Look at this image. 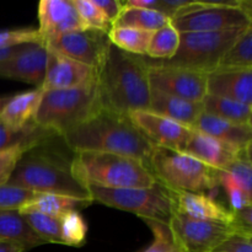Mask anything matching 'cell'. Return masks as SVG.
<instances>
[{"mask_svg":"<svg viewBox=\"0 0 252 252\" xmlns=\"http://www.w3.org/2000/svg\"><path fill=\"white\" fill-rule=\"evenodd\" d=\"M207 95L252 106V70L217 69L207 75Z\"/></svg>","mask_w":252,"mask_h":252,"instance_id":"d6986e66","label":"cell"},{"mask_svg":"<svg viewBox=\"0 0 252 252\" xmlns=\"http://www.w3.org/2000/svg\"><path fill=\"white\" fill-rule=\"evenodd\" d=\"M169 228L184 252H211L230 234L236 233L231 224L194 220L175 211Z\"/></svg>","mask_w":252,"mask_h":252,"instance_id":"30bf717a","label":"cell"},{"mask_svg":"<svg viewBox=\"0 0 252 252\" xmlns=\"http://www.w3.org/2000/svg\"><path fill=\"white\" fill-rule=\"evenodd\" d=\"M144 221L149 225L154 235V243L144 252H184L175 241L169 225L153 220Z\"/></svg>","mask_w":252,"mask_h":252,"instance_id":"e575fe53","label":"cell"},{"mask_svg":"<svg viewBox=\"0 0 252 252\" xmlns=\"http://www.w3.org/2000/svg\"><path fill=\"white\" fill-rule=\"evenodd\" d=\"M29 43H41L42 37L37 29H19L0 31V51Z\"/></svg>","mask_w":252,"mask_h":252,"instance_id":"8d00e7d4","label":"cell"},{"mask_svg":"<svg viewBox=\"0 0 252 252\" xmlns=\"http://www.w3.org/2000/svg\"><path fill=\"white\" fill-rule=\"evenodd\" d=\"M211 252H252V235L233 233Z\"/></svg>","mask_w":252,"mask_h":252,"instance_id":"ab89813d","label":"cell"},{"mask_svg":"<svg viewBox=\"0 0 252 252\" xmlns=\"http://www.w3.org/2000/svg\"><path fill=\"white\" fill-rule=\"evenodd\" d=\"M180 44V32L170 24L153 32L147 56L150 59L167 61L176 54Z\"/></svg>","mask_w":252,"mask_h":252,"instance_id":"f1b7e54d","label":"cell"},{"mask_svg":"<svg viewBox=\"0 0 252 252\" xmlns=\"http://www.w3.org/2000/svg\"><path fill=\"white\" fill-rule=\"evenodd\" d=\"M175 212L194 220L213 221V223L231 224L233 212L214 201L206 193L192 192H172Z\"/></svg>","mask_w":252,"mask_h":252,"instance_id":"ac0fdd59","label":"cell"},{"mask_svg":"<svg viewBox=\"0 0 252 252\" xmlns=\"http://www.w3.org/2000/svg\"><path fill=\"white\" fill-rule=\"evenodd\" d=\"M57 135L56 133L44 130L37 127L34 123L26 127L25 129L15 130L7 128L6 126L0 122V150L9 148L11 145L21 144V143H29V144H38L43 140Z\"/></svg>","mask_w":252,"mask_h":252,"instance_id":"f546056e","label":"cell"},{"mask_svg":"<svg viewBox=\"0 0 252 252\" xmlns=\"http://www.w3.org/2000/svg\"><path fill=\"white\" fill-rule=\"evenodd\" d=\"M71 172L85 187L148 189L158 184L152 170L139 160L103 152L74 153Z\"/></svg>","mask_w":252,"mask_h":252,"instance_id":"277c9868","label":"cell"},{"mask_svg":"<svg viewBox=\"0 0 252 252\" xmlns=\"http://www.w3.org/2000/svg\"><path fill=\"white\" fill-rule=\"evenodd\" d=\"M38 32L43 44L69 32L86 30L73 0H42L38 4Z\"/></svg>","mask_w":252,"mask_h":252,"instance_id":"e0dca14e","label":"cell"},{"mask_svg":"<svg viewBox=\"0 0 252 252\" xmlns=\"http://www.w3.org/2000/svg\"><path fill=\"white\" fill-rule=\"evenodd\" d=\"M93 203L94 201L91 199H78L73 198V197L61 196V194L39 193L38 197L22 207L19 212L20 213L37 212V213L47 214V216L62 219L65 214L70 213V212H79L80 209L86 208Z\"/></svg>","mask_w":252,"mask_h":252,"instance_id":"cb8c5ba5","label":"cell"},{"mask_svg":"<svg viewBox=\"0 0 252 252\" xmlns=\"http://www.w3.org/2000/svg\"><path fill=\"white\" fill-rule=\"evenodd\" d=\"M32 230L44 241V243L62 244L61 218L47 216V214L30 212L21 213Z\"/></svg>","mask_w":252,"mask_h":252,"instance_id":"4dcf8cb0","label":"cell"},{"mask_svg":"<svg viewBox=\"0 0 252 252\" xmlns=\"http://www.w3.org/2000/svg\"><path fill=\"white\" fill-rule=\"evenodd\" d=\"M43 90L36 88L26 93L11 95L0 112V122L15 130L25 129L33 123Z\"/></svg>","mask_w":252,"mask_h":252,"instance_id":"7402d4cb","label":"cell"},{"mask_svg":"<svg viewBox=\"0 0 252 252\" xmlns=\"http://www.w3.org/2000/svg\"><path fill=\"white\" fill-rule=\"evenodd\" d=\"M110 44L108 33L86 29L54 37L48 39L44 46L98 71Z\"/></svg>","mask_w":252,"mask_h":252,"instance_id":"8fae6325","label":"cell"},{"mask_svg":"<svg viewBox=\"0 0 252 252\" xmlns=\"http://www.w3.org/2000/svg\"><path fill=\"white\" fill-rule=\"evenodd\" d=\"M0 241H11L19 244L26 251L46 244L32 230L26 219L19 211H1V209H0Z\"/></svg>","mask_w":252,"mask_h":252,"instance_id":"603a6c76","label":"cell"},{"mask_svg":"<svg viewBox=\"0 0 252 252\" xmlns=\"http://www.w3.org/2000/svg\"><path fill=\"white\" fill-rule=\"evenodd\" d=\"M150 164L158 182L172 192L206 193L219 186L218 170L184 152L155 147Z\"/></svg>","mask_w":252,"mask_h":252,"instance_id":"52a82bcc","label":"cell"},{"mask_svg":"<svg viewBox=\"0 0 252 252\" xmlns=\"http://www.w3.org/2000/svg\"><path fill=\"white\" fill-rule=\"evenodd\" d=\"M88 234V226L79 212H70L61 219L62 244L66 246L84 245Z\"/></svg>","mask_w":252,"mask_h":252,"instance_id":"1f68e13d","label":"cell"},{"mask_svg":"<svg viewBox=\"0 0 252 252\" xmlns=\"http://www.w3.org/2000/svg\"><path fill=\"white\" fill-rule=\"evenodd\" d=\"M93 1L105 14L113 27L115 22L122 14L125 1H120V0H93Z\"/></svg>","mask_w":252,"mask_h":252,"instance_id":"b9f144b4","label":"cell"},{"mask_svg":"<svg viewBox=\"0 0 252 252\" xmlns=\"http://www.w3.org/2000/svg\"><path fill=\"white\" fill-rule=\"evenodd\" d=\"M39 193L12 185L0 186V209L1 211H20L24 206L33 201Z\"/></svg>","mask_w":252,"mask_h":252,"instance_id":"836d02e7","label":"cell"},{"mask_svg":"<svg viewBox=\"0 0 252 252\" xmlns=\"http://www.w3.org/2000/svg\"><path fill=\"white\" fill-rule=\"evenodd\" d=\"M179 32H219L252 26V2L187 1L171 19Z\"/></svg>","mask_w":252,"mask_h":252,"instance_id":"ba28073f","label":"cell"},{"mask_svg":"<svg viewBox=\"0 0 252 252\" xmlns=\"http://www.w3.org/2000/svg\"><path fill=\"white\" fill-rule=\"evenodd\" d=\"M74 6L84 26L90 30H97L108 33L112 29V24L108 21L102 11L94 4L93 0H73Z\"/></svg>","mask_w":252,"mask_h":252,"instance_id":"d6a6232c","label":"cell"},{"mask_svg":"<svg viewBox=\"0 0 252 252\" xmlns=\"http://www.w3.org/2000/svg\"><path fill=\"white\" fill-rule=\"evenodd\" d=\"M86 189L94 202L130 212L144 220L169 225L175 211L171 191L160 182L148 189H103L94 185H89Z\"/></svg>","mask_w":252,"mask_h":252,"instance_id":"9c48e42d","label":"cell"},{"mask_svg":"<svg viewBox=\"0 0 252 252\" xmlns=\"http://www.w3.org/2000/svg\"><path fill=\"white\" fill-rule=\"evenodd\" d=\"M97 79V71L83 63L73 61L47 47V66L41 89L64 90L88 84Z\"/></svg>","mask_w":252,"mask_h":252,"instance_id":"9a60e30c","label":"cell"},{"mask_svg":"<svg viewBox=\"0 0 252 252\" xmlns=\"http://www.w3.org/2000/svg\"><path fill=\"white\" fill-rule=\"evenodd\" d=\"M101 108L96 79L78 88L43 91L33 123L42 129L63 137Z\"/></svg>","mask_w":252,"mask_h":252,"instance_id":"5b68a950","label":"cell"},{"mask_svg":"<svg viewBox=\"0 0 252 252\" xmlns=\"http://www.w3.org/2000/svg\"><path fill=\"white\" fill-rule=\"evenodd\" d=\"M49 139L24 153L7 185L31 189L37 193L61 194L93 201L88 189L71 172L73 158L68 160L61 152L52 149L48 145Z\"/></svg>","mask_w":252,"mask_h":252,"instance_id":"3957f363","label":"cell"},{"mask_svg":"<svg viewBox=\"0 0 252 252\" xmlns=\"http://www.w3.org/2000/svg\"><path fill=\"white\" fill-rule=\"evenodd\" d=\"M218 181L219 185H221L225 189L226 196H228L231 206L230 211H239V209H243L245 207L252 206V197L245 193L238 184H235L233 180L229 179L220 171H218Z\"/></svg>","mask_w":252,"mask_h":252,"instance_id":"f35d334b","label":"cell"},{"mask_svg":"<svg viewBox=\"0 0 252 252\" xmlns=\"http://www.w3.org/2000/svg\"><path fill=\"white\" fill-rule=\"evenodd\" d=\"M128 116L154 147L185 152L193 132L186 126L155 115L150 111H134Z\"/></svg>","mask_w":252,"mask_h":252,"instance_id":"4fadbf2b","label":"cell"},{"mask_svg":"<svg viewBox=\"0 0 252 252\" xmlns=\"http://www.w3.org/2000/svg\"><path fill=\"white\" fill-rule=\"evenodd\" d=\"M245 29L219 32H180L179 48L172 58L167 61H157L143 56L140 58L147 66H174L208 75L218 68L225 52Z\"/></svg>","mask_w":252,"mask_h":252,"instance_id":"8992f818","label":"cell"},{"mask_svg":"<svg viewBox=\"0 0 252 252\" xmlns=\"http://www.w3.org/2000/svg\"><path fill=\"white\" fill-rule=\"evenodd\" d=\"M46 66L47 47L44 44H22L14 56L0 63V78L12 79L41 88Z\"/></svg>","mask_w":252,"mask_h":252,"instance_id":"5bb4252c","label":"cell"},{"mask_svg":"<svg viewBox=\"0 0 252 252\" xmlns=\"http://www.w3.org/2000/svg\"><path fill=\"white\" fill-rule=\"evenodd\" d=\"M202 103L204 112L208 115L238 125H252V106L211 95H206Z\"/></svg>","mask_w":252,"mask_h":252,"instance_id":"d4e9b609","label":"cell"},{"mask_svg":"<svg viewBox=\"0 0 252 252\" xmlns=\"http://www.w3.org/2000/svg\"><path fill=\"white\" fill-rule=\"evenodd\" d=\"M148 111L175 121L191 129L199 116L204 112L202 102H193L176 96L166 95L154 89H150V102Z\"/></svg>","mask_w":252,"mask_h":252,"instance_id":"ffe728a7","label":"cell"},{"mask_svg":"<svg viewBox=\"0 0 252 252\" xmlns=\"http://www.w3.org/2000/svg\"><path fill=\"white\" fill-rule=\"evenodd\" d=\"M66 147L76 152H103L137 159L152 170L154 145L132 122L129 116L101 108L96 115L62 137Z\"/></svg>","mask_w":252,"mask_h":252,"instance_id":"6da1fadb","label":"cell"},{"mask_svg":"<svg viewBox=\"0 0 252 252\" xmlns=\"http://www.w3.org/2000/svg\"><path fill=\"white\" fill-rule=\"evenodd\" d=\"M233 212V226L236 233L252 235V206Z\"/></svg>","mask_w":252,"mask_h":252,"instance_id":"60d3db41","label":"cell"},{"mask_svg":"<svg viewBox=\"0 0 252 252\" xmlns=\"http://www.w3.org/2000/svg\"><path fill=\"white\" fill-rule=\"evenodd\" d=\"M34 145L37 144L21 143V144L11 145V147L0 150V186L7 184L24 153Z\"/></svg>","mask_w":252,"mask_h":252,"instance_id":"d590c367","label":"cell"},{"mask_svg":"<svg viewBox=\"0 0 252 252\" xmlns=\"http://www.w3.org/2000/svg\"><path fill=\"white\" fill-rule=\"evenodd\" d=\"M97 91L101 107L110 112L128 116L134 111L149 110L148 68L140 56L111 43L97 71Z\"/></svg>","mask_w":252,"mask_h":252,"instance_id":"7a4b0ae2","label":"cell"},{"mask_svg":"<svg viewBox=\"0 0 252 252\" xmlns=\"http://www.w3.org/2000/svg\"><path fill=\"white\" fill-rule=\"evenodd\" d=\"M171 20L161 12L137 7H125L115 22L113 27H130V29L143 30V31L155 32L157 30L166 26Z\"/></svg>","mask_w":252,"mask_h":252,"instance_id":"484cf974","label":"cell"},{"mask_svg":"<svg viewBox=\"0 0 252 252\" xmlns=\"http://www.w3.org/2000/svg\"><path fill=\"white\" fill-rule=\"evenodd\" d=\"M153 32L130 27H112L108 32V39L113 46L134 56H147L148 46Z\"/></svg>","mask_w":252,"mask_h":252,"instance_id":"83f0119b","label":"cell"},{"mask_svg":"<svg viewBox=\"0 0 252 252\" xmlns=\"http://www.w3.org/2000/svg\"><path fill=\"white\" fill-rule=\"evenodd\" d=\"M223 172L225 176L233 180L235 184L240 186L245 193L252 197V165L251 160L249 159H239L236 161L231 162Z\"/></svg>","mask_w":252,"mask_h":252,"instance_id":"74e56055","label":"cell"},{"mask_svg":"<svg viewBox=\"0 0 252 252\" xmlns=\"http://www.w3.org/2000/svg\"><path fill=\"white\" fill-rule=\"evenodd\" d=\"M217 69L252 70V26L246 27L231 44L220 59Z\"/></svg>","mask_w":252,"mask_h":252,"instance_id":"4316f807","label":"cell"},{"mask_svg":"<svg viewBox=\"0 0 252 252\" xmlns=\"http://www.w3.org/2000/svg\"><path fill=\"white\" fill-rule=\"evenodd\" d=\"M150 89L184 100L202 102L207 95V74L174 66H147Z\"/></svg>","mask_w":252,"mask_h":252,"instance_id":"7c38bea8","label":"cell"},{"mask_svg":"<svg viewBox=\"0 0 252 252\" xmlns=\"http://www.w3.org/2000/svg\"><path fill=\"white\" fill-rule=\"evenodd\" d=\"M192 130L203 133L241 149L251 147L252 125H238L203 112L196 121Z\"/></svg>","mask_w":252,"mask_h":252,"instance_id":"44dd1931","label":"cell"},{"mask_svg":"<svg viewBox=\"0 0 252 252\" xmlns=\"http://www.w3.org/2000/svg\"><path fill=\"white\" fill-rule=\"evenodd\" d=\"M0 252H26L19 244L11 241H0Z\"/></svg>","mask_w":252,"mask_h":252,"instance_id":"7bdbcfd3","label":"cell"},{"mask_svg":"<svg viewBox=\"0 0 252 252\" xmlns=\"http://www.w3.org/2000/svg\"><path fill=\"white\" fill-rule=\"evenodd\" d=\"M184 153L218 171L239 159L251 160V147L241 149L196 130L192 132Z\"/></svg>","mask_w":252,"mask_h":252,"instance_id":"2e32d148","label":"cell"},{"mask_svg":"<svg viewBox=\"0 0 252 252\" xmlns=\"http://www.w3.org/2000/svg\"><path fill=\"white\" fill-rule=\"evenodd\" d=\"M22 46V44H21ZM21 46H17V47H12V48H6V49H1L0 51V63L4 61H6V59H9L10 57L14 56L15 53H16L17 51L20 49V47Z\"/></svg>","mask_w":252,"mask_h":252,"instance_id":"ee69618b","label":"cell"},{"mask_svg":"<svg viewBox=\"0 0 252 252\" xmlns=\"http://www.w3.org/2000/svg\"><path fill=\"white\" fill-rule=\"evenodd\" d=\"M10 97H11V95H2V96H0V112H1L2 107H4L5 103H6L7 101H9Z\"/></svg>","mask_w":252,"mask_h":252,"instance_id":"f6af8a7d","label":"cell"}]
</instances>
